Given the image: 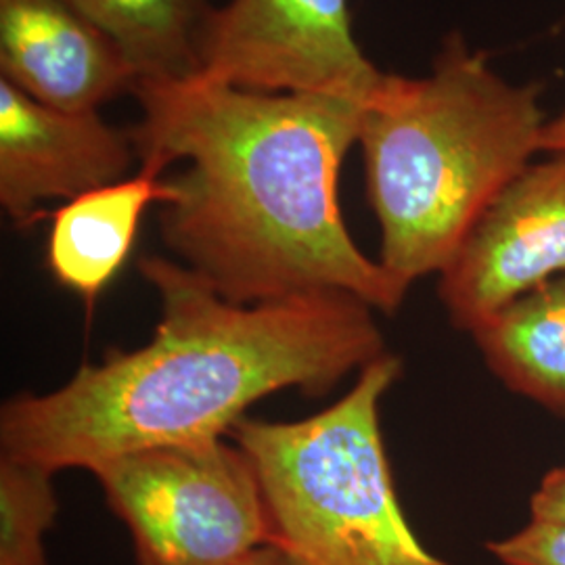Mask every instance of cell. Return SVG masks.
I'll return each mask as SVG.
<instances>
[{"instance_id": "9", "label": "cell", "mask_w": 565, "mask_h": 565, "mask_svg": "<svg viewBox=\"0 0 565 565\" xmlns=\"http://www.w3.org/2000/svg\"><path fill=\"white\" fill-rule=\"evenodd\" d=\"M0 78L36 102L99 109L139 76L74 0H0Z\"/></svg>"}, {"instance_id": "1", "label": "cell", "mask_w": 565, "mask_h": 565, "mask_svg": "<svg viewBox=\"0 0 565 565\" xmlns=\"http://www.w3.org/2000/svg\"><path fill=\"white\" fill-rule=\"evenodd\" d=\"M130 128L139 162L168 170L160 231L174 260L224 300L263 303L345 291L394 315L406 287L364 256L340 207L363 102L256 93L193 76L141 81Z\"/></svg>"}, {"instance_id": "5", "label": "cell", "mask_w": 565, "mask_h": 565, "mask_svg": "<svg viewBox=\"0 0 565 565\" xmlns=\"http://www.w3.org/2000/svg\"><path fill=\"white\" fill-rule=\"evenodd\" d=\"M139 565H242L273 545L256 471L226 440L120 455L90 471Z\"/></svg>"}, {"instance_id": "14", "label": "cell", "mask_w": 565, "mask_h": 565, "mask_svg": "<svg viewBox=\"0 0 565 565\" xmlns=\"http://www.w3.org/2000/svg\"><path fill=\"white\" fill-rule=\"evenodd\" d=\"M486 548L503 565H565V525L527 522Z\"/></svg>"}, {"instance_id": "16", "label": "cell", "mask_w": 565, "mask_h": 565, "mask_svg": "<svg viewBox=\"0 0 565 565\" xmlns=\"http://www.w3.org/2000/svg\"><path fill=\"white\" fill-rule=\"evenodd\" d=\"M242 565H308L294 553L279 545H264L256 548Z\"/></svg>"}, {"instance_id": "10", "label": "cell", "mask_w": 565, "mask_h": 565, "mask_svg": "<svg viewBox=\"0 0 565 565\" xmlns=\"http://www.w3.org/2000/svg\"><path fill=\"white\" fill-rule=\"evenodd\" d=\"M172 198L163 170L141 163L137 174L61 203L49 214L46 268L55 282L84 300L88 312L128 260L142 218Z\"/></svg>"}, {"instance_id": "8", "label": "cell", "mask_w": 565, "mask_h": 565, "mask_svg": "<svg viewBox=\"0 0 565 565\" xmlns=\"http://www.w3.org/2000/svg\"><path fill=\"white\" fill-rule=\"evenodd\" d=\"M137 160L130 130L99 109H60L0 78V205L15 226L46 218L42 203L128 179Z\"/></svg>"}, {"instance_id": "12", "label": "cell", "mask_w": 565, "mask_h": 565, "mask_svg": "<svg viewBox=\"0 0 565 565\" xmlns=\"http://www.w3.org/2000/svg\"><path fill=\"white\" fill-rule=\"evenodd\" d=\"M116 42L141 81L198 76L210 0H74Z\"/></svg>"}, {"instance_id": "15", "label": "cell", "mask_w": 565, "mask_h": 565, "mask_svg": "<svg viewBox=\"0 0 565 565\" xmlns=\"http://www.w3.org/2000/svg\"><path fill=\"white\" fill-rule=\"evenodd\" d=\"M530 522L565 525V465L551 469L530 499Z\"/></svg>"}, {"instance_id": "3", "label": "cell", "mask_w": 565, "mask_h": 565, "mask_svg": "<svg viewBox=\"0 0 565 565\" xmlns=\"http://www.w3.org/2000/svg\"><path fill=\"white\" fill-rule=\"evenodd\" d=\"M541 84L513 86L459 32L431 74H384L359 126L385 270L408 289L443 273L486 207L541 151Z\"/></svg>"}, {"instance_id": "11", "label": "cell", "mask_w": 565, "mask_h": 565, "mask_svg": "<svg viewBox=\"0 0 565 565\" xmlns=\"http://www.w3.org/2000/svg\"><path fill=\"white\" fill-rule=\"evenodd\" d=\"M471 335L494 377L565 417V277L507 303Z\"/></svg>"}, {"instance_id": "2", "label": "cell", "mask_w": 565, "mask_h": 565, "mask_svg": "<svg viewBox=\"0 0 565 565\" xmlns=\"http://www.w3.org/2000/svg\"><path fill=\"white\" fill-rule=\"evenodd\" d=\"M139 273L160 300L151 340L2 404V455L93 471L137 450L224 440L266 396H323L385 354L375 310L345 291L235 303L168 256H142Z\"/></svg>"}, {"instance_id": "7", "label": "cell", "mask_w": 565, "mask_h": 565, "mask_svg": "<svg viewBox=\"0 0 565 565\" xmlns=\"http://www.w3.org/2000/svg\"><path fill=\"white\" fill-rule=\"evenodd\" d=\"M565 277V153L530 163L490 203L440 273L448 319L473 331L543 282Z\"/></svg>"}, {"instance_id": "4", "label": "cell", "mask_w": 565, "mask_h": 565, "mask_svg": "<svg viewBox=\"0 0 565 565\" xmlns=\"http://www.w3.org/2000/svg\"><path fill=\"white\" fill-rule=\"evenodd\" d=\"M401 373L385 352L317 415L233 427L228 438L260 482L273 545L308 565H452L413 532L387 461L380 408Z\"/></svg>"}, {"instance_id": "13", "label": "cell", "mask_w": 565, "mask_h": 565, "mask_svg": "<svg viewBox=\"0 0 565 565\" xmlns=\"http://www.w3.org/2000/svg\"><path fill=\"white\" fill-rule=\"evenodd\" d=\"M55 471L0 457V565H49L44 536L60 513Z\"/></svg>"}, {"instance_id": "17", "label": "cell", "mask_w": 565, "mask_h": 565, "mask_svg": "<svg viewBox=\"0 0 565 565\" xmlns=\"http://www.w3.org/2000/svg\"><path fill=\"white\" fill-rule=\"evenodd\" d=\"M541 151L565 153V111L555 120L546 121L541 137Z\"/></svg>"}, {"instance_id": "6", "label": "cell", "mask_w": 565, "mask_h": 565, "mask_svg": "<svg viewBox=\"0 0 565 565\" xmlns=\"http://www.w3.org/2000/svg\"><path fill=\"white\" fill-rule=\"evenodd\" d=\"M198 76L256 93L364 103L384 72L354 39L348 0H228L203 23Z\"/></svg>"}]
</instances>
